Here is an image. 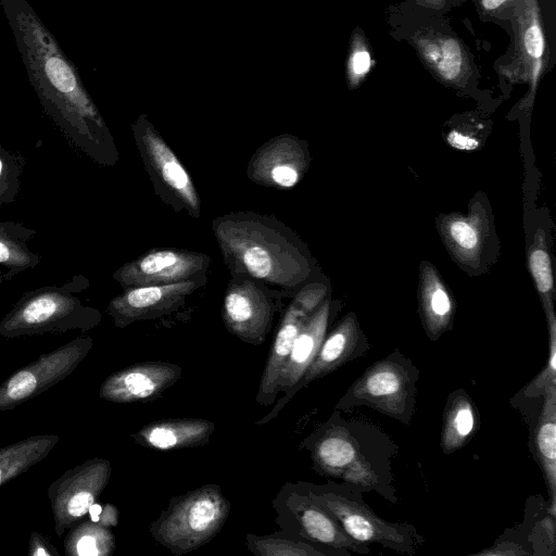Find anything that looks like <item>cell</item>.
Wrapping results in <instances>:
<instances>
[{
  "label": "cell",
  "instance_id": "ac0fdd59",
  "mask_svg": "<svg viewBox=\"0 0 556 556\" xmlns=\"http://www.w3.org/2000/svg\"><path fill=\"white\" fill-rule=\"evenodd\" d=\"M368 350V342L354 314L345 315L325 337L314 361L300 380L296 391L311 382L361 357Z\"/></svg>",
  "mask_w": 556,
  "mask_h": 556
},
{
  "label": "cell",
  "instance_id": "484cf974",
  "mask_svg": "<svg viewBox=\"0 0 556 556\" xmlns=\"http://www.w3.org/2000/svg\"><path fill=\"white\" fill-rule=\"evenodd\" d=\"M417 47L426 63L444 81L456 84L467 72L466 54L460 42L450 36L424 37Z\"/></svg>",
  "mask_w": 556,
  "mask_h": 556
},
{
  "label": "cell",
  "instance_id": "ffe728a7",
  "mask_svg": "<svg viewBox=\"0 0 556 556\" xmlns=\"http://www.w3.org/2000/svg\"><path fill=\"white\" fill-rule=\"evenodd\" d=\"M215 425L203 418L164 419L142 427L134 439L142 446L157 451H176L204 445Z\"/></svg>",
  "mask_w": 556,
  "mask_h": 556
},
{
  "label": "cell",
  "instance_id": "8fae6325",
  "mask_svg": "<svg viewBox=\"0 0 556 556\" xmlns=\"http://www.w3.org/2000/svg\"><path fill=\"white\" fill-rule=\"evenodd\" d=\"M111 463L93 458L65 471L48 489L59 536L75 527L104 490L111 476Z\"/></svg>",
  "mask_w": 556,
  "mask_h": 556
},
{
  "label": "cell",
  "instance_id": "5bb4252c",
  "mask_svg": "<svg viewBox=\"0 0 556 556\" xmlns=\"http://www.w3.org/2000/svg\"><path fill=\"white\" fill-rule=\"evenodd\" d=\"M203 283L204 276L175 283L124 289L110 301L108 314L118 328L156 318L178 308Z\"/></svg>",
  "mask_w": 556,
  "mask_h": 556
},
{
  "label": "cell",
  "instance_id": "6da1fadb",
  "mask_svg": "<svg viewBox=\"0 0 556 556\" xmlns=\"http://www.w3.org/2000/svg\"><path fill=\"white\" fill-rule=\"evenodd\" d=\"M43 112L75 149L93 162L118 161L114 139L77 68L27 0H0Z\"/></svg>",
  "mask_w": 556,
  "mask_h": 556
},
{
  "label": "cell",
  "instance_id": "e0dca14e",
  "mask_svg": "<svg viewBox=\"0 0 556 556\" xmlns=\"http://www.w3.org/2000/svg\"><path fill=\"white\" fill-rule=\"evenodd\" d=\"M329 316L330 301L325 299L301 328L283 367L279 391H285L286 395L275 406L271 413L257 421V425L265 424L271 418H275L278 412L296 392L300 380L314 361L326 337Z\"/></svg>",
  "mask_w": 556,
  "mask_h": 556
},
{
  "label": "cell",
  "instance_id": "8992f818",
  "mask_svg": "<svg viewBox=\"0 0 556 556\" xmlns=\"http://www.w3.org/2000/svg\"><path fill=\"white\" fill-rule=\"evenodd\" d=\"M230 504L217 484H206L173 500L151 527L155 540L181 555L210 542L223 528Z\"/></svg>",
  "mask_w": 556,
  "mask_h": 556
},
{
  "label": "cell",
  "instance_id": "83f0119b",
  "mask_svg": "<svg viewBox=\"0 0 556 556\" xmlns=\"http://www.w3.org/2000/svg\"><path fill=\"white\" fill-rule=\"evenodd\" d=\"M64 545L66 555L108 556L115 548V539L100 522H83L72 528Z\"/></svg>",
  "mask_w": 556,
  "mask_h": 556
},
{
  "label": "cell",
  "instance_id": "7c38bea8",
  "mask_svg": "<svg viewBox=\"0 0 556 556\" xmlns=\"http://www.w3.org/2000/svg\"><path fill=\"white\" fill-rule=\"evenodd\" d=\"M325 295L324 286H305L286 309L265 363L256 395L257 403L267 406L277 396L281 374L295 338L307 318L325 300Z\"/></svg>",
  "mask_w": 556,
  "mask_h": 556
},
{
  "label": "cell",
  "instance_id": "f35d334b",
  "mask_svg": "<svg viewBox=\"0 0 556 556\" xmlns=\"http://www.w3.org/2000/svg\"><path fill=\"white\" fill-rule=\"evenodd\" d=\"M508 0H481L482 8L485 11H495L503 7Z\"/></svg>",
  "mask_w": 556,
  "mask_h": 556
},
{
  "label": "cell",
  "instance_id": "2e32d148",
  "mask_svg": "<svg viewBox=\"0 0 556 556\" xmlns=\"http://www.w3.org/2000/svg\"><path fill=\"white\" fill-rule=\"evenodd\" d=\"M181 377V367L166 362L135 364L109 376L100 397L113 403L144 402L157 397Z\"/></svg>",
  "mask_w": 556,
  "mask_h": 556
},
{
  "label": "cell",
  "instance_id": "f546056e",
  "mask_svg": "<svg viewBox=\"0 0 556 556\" xmlns=\"http://www.w3.org/2000/svg\"><path fill=\"white\" fill-rule=\"evenodd\" d=\"M249 549L258 556H327L311 544L274 536H247Z\"/></svg>",
  "mask_w": 556,
  "mask_h": 556
},
{
  "label": "cell",
  "instance_id": "4316f807",
  "mask_svg": "<svg viewBox=\"0 0 556 556\" xmlns=\"http://www.w3.org/2000/svg\"><path fill=\"white\" fill-rule=\"evenodd\" d=\"M58 442L55 434H38L0 448V486L43 459Z\"/></svg>",
  "mask_w": 556,
  "mask_h": 556
},
{
  "label": "cell",
  "instance_id": "8d00e7d4",
  "mask_svg": "<svg viewBox=\"0 0 556 556\" xmlns=\"http://www.w3.org/2000/svg\"><path fill=\"white\" fill-rule=\"evenodd\" d=\"M446 142L460 151H475L482 141L475 131H467L464 129H452L446 136Z\"/></svg>",
  "mask_w": 556,
  "mask_h": 556
},
{
  "label": "cell",
  "instance_id": "e575fe53",
  "mask_svg": "<svg viewBox=\"0 0 556 556\" xmlns=\"http://www.w3.org/2000/svg\"><path fill=\"white\" fill-rule=\"evenodd\" d=\"M523 51L532 61L540 60L545 51V38L540 22L533 18L522 35Z\"/></svg>",
  "mask_w": 556,
  "mask_h": 556
},
{
  "label": "cell",
  "instance_id": "9c48e42d",
  "mask_svg": "<svg viewBox=\"0 0 556 556\" xmlns=\"http://www.w3.org/2000/svg\"><path fill=\"white\" fill-rule=\"evenodd\" d=\"M91 346V337L81 336L15 371L0 386V412L13 409L63 380Z\"/></svg>",
  "mask_w": 556,
  "mask_h": 556
},
{
  "label": "cell",
  "instance_id": "9a60e30c",
  "mask_svg": "<svg viewBox=\"0 0 556 556\" xmlns=\"http://www.w3.org/2000/svg\"><path fill=\"white\" fill-rule=\"evenodd\" d=\"M308 165L305 144L290 135H281L264 143L251 157L249 178L262 186L291 189Z\"/></svg>",
  "mask_w": 556,
  "mask_h": 556
},
{
  "label": "cell",
  "instance_id": "d4e9b609",
  "mask_svg": "<svg viewBox=\"0 0 556 556\" xmlns=\"http://www.w3.org/2000/svg\"><path fill=\"white\" fill-rule=\"evenodd\" d=\"M479 414L465 390L450 394L443 415L440 445L445 454L464 447L479 428Z\"/></svg>",
  "mask_w": 556,
  "mask_h": 556
},
{
  "label": "cell",
  "instance_id": "4dcf8cb0",
  "mask_svg": "<svg viewBox=\"0 0 556 556\" xmlns=\"http://www.w3.org/2000/svg\"><path fill=\"white\" fill-rule=\"evenodd\" d=\"M546 320L549 337L547 363L540 374L520 390L518 395L525 401L539 400L542 403L549 388L556 386V317L551 315Z\"/></svg>",
  "mask_w": 556,
  "mask_h": 556
},
{
  "label": "cell",
  "instance_id": "7402d4cb",
  "mask_svg": "<svg viewBox=\"0 0 556 556\" xmlns=\"http://www.w3.org/2000/svg\"><path fill=\"white\" fill-rule=\"evenodd\" d=\"M455 305L437 269L429 263L420 266L419 313L425 331L432 341L451 329Z\"/></svg>",
  "mask_w": 556,
  "mask_h": 556
},
{
  "label": "cell",
  "instance_id": "5b68a950",
  "mask_svg": "<svg viewBox=\"0 0 556 556\" xmlns=\"http://www.w3.org/2000/svg\"><path fill=\"white\" fill-rule=\"evenodd\" d=\"M419 370L395 350L371 364L348 389L337 404L350 410L365 406L403 425H409L416 412Z\"/></svg>",
  "mask_w": 556,
  "mask_h": 556
},
{
  "label": "cell",
  "instance_id": "cb8c5ba5",
  "mask_svg": "<svg viewBox=\"0 0 556 556\" xmlns=\"http://www.w3.org/2000/svg\"><path fill=\"white\" fill-rule=\"evenodd\" d=\"M36 233L35 229L21 223L0 222V285L41 262V256L28 248Z\"/></svg>",
  "mask_w": 556,
  "mask_h": 556
},
{
  "label": "cell",
  "instance_id": "3957f363",
  "mask_svg": "<svg viewBox=\"0 0 556 556\" xmlns=\"http://www.w3.org/2000/svg\"><path fill=\"white\" fill-rule=\"evenodd\" d=\"M399 446L374 424L344 419L338 412L315 433L311 454L316 471L396 504L392 458Z\"/></svg>",
  "mask_w": 556,
  "mask_h": 556
},
{
  "label": "cell",
  "instance_id": "7a4b0ae2",
  "mask_svg": "<svg viewBox=\"0 0 556 556\" xmlns=\"http://www.w3.org/2000/svg\"><path fill=\"white\" fill-rule=\"evenodd\" d=\"M212 228L232 275L249 276L277 292L294 291L307 279L311 265L305 249L275 217L231 212L216 217Z\"/></svg>",
  "mask_w": 556,
  "mask_h": 556
},
{
  "label": "cell",
  "instance_id": "30bf717a",
  "mask_svg": "<svg viewBox=\"0 0 556 556\" xmlns=\"http://www.w3.org/2000/svg\"><path fill=\"white\" fill-rule=\"evenodd\" d=\"M274 291L249 276L232 275L223 303V319L228 331L244 342L261 344L277 309Z\"/></svg>",
  "mask_w": 556,
  "mask_h": 556
},
{
  "label": "cell",
  "instance_id": "d6a6232c",
  "mask_svg": "<svg viewBox=\"0 0 556 556\" xmlns=\"http://www.w3.org/2000/svg\"><path fill=\"white\" fill-rule=\"evenodd\" d=\"M528 543L532 547L531 555H554L556 547L555 517L548 511L532 526L528 534Z\"/></svg>",
  "mask_w": 556,
  "mask_h": 556
},
{
  "label": "cell",
  "instance_id": "52a82bcc",
  "mask_svg": "<svg viewBox=\"0 0 556 556\" xmlns=\"http://www.w3.org/2000/svg\"><path fill=\"white\" fill-rule=\"evenodd\" d=\"M362 491L330 482L308 496L325 508L354 540L366 545L376 543L401 554L414 555L425 543L408 522H391L379 517L364 501Z\"/></svg>",
  "mask_w": 556,
  "mask_h": 556
},
{
  "label": "cell",
  "instance_id": "4fadbf2b",
  "mask_svg": "<svg viewBox=\"0 0 556 556\" xmlns=\"http://www.w3.org/2000/svg\"><path fill=\"white\" fill-rule=\"evenodd\" d=\"M207 255L186 250H151L121 266L113 278L123 289L167 285L203 277Z\"/></svg>",
  "mask_w": 556,
  "mask_h": 556
},
{
  "label": "cell",
  "instance_id": "836d02e7",
  "mask_svg": "<svg viewBox=\"0 0 556 556\" xmlns=\"http://www.w3.org/2000/svg\"><path fill=\"white\" fill-rule=\"evenodd\" d=\"M372 66L370 51L363 37L354 36L348 58V78L352 87L357 86L368 74Z\"/></svg>",
  "mask_w": 556,
  "mask_h": 556
},
{
  "label": "cell",
  "instance_id": "44dd1931",
  "mask_svg": "<svg viewBox=\"0 0 556 556\" xmlns=\"http://www.w3.org/2000/svg\"><path fill=\"white\" fill-rule=\"evenodd\" d=\"M439 228L451 254L462 264L477 266L489 235V223L481 208L467 214L442 216Z\"/></svg>",
  "mask_w": 556,
  "mask_h": 556
},
{
  "label": "cell",
  "instance_id": "ba28073f",
  "mask_svg": "<svg viewBox=\"0 0 556 556\" xmlns=\"http://www.w3.org/2000/svg\"><path fill=\"white\" fill-rule=\"evenodd\" d=\"M132 131L155 192L177 213L199 217L201 202L195 186L163 137L146 119L138 121Z\"/></svg>",
  "mask_w": 556,
  "mask_h": 556
},
{
  "label": "cell",
  "instance_id": "d6986e66",
  "mask_svg": "<svg viewBox=\"0 0 556 556\" xmlns=\"http://www.w3.org/2000/svg\"><path fill=\"white\" fill-rule=\"evenodd\" d=\"M293 511L302 534L308 540L348 556L350 552L359 555L370 553L368 545L352 539L339 522L308 495L298 498Z\"/></svg>",
  "mask_w": 556,
  "mask_h": 556
},
{
  "label": "cell",
  "instance_id": "f1b7e54d",
  "mask_svg": "<svg viewBox=\"0 0 556 556\" xmlns=\"http://www.w3.org/2000/svg\"><path fill=\"white\" fill-rule=\"evenodd\" d=\"M528 266L541 298L546 318L555 315L554 312V278L551 256L547 251L544 236L536 233L535 240L528 254Z\"/></svg>",
  "mask_w": 556,
  "mask_h": 556
},
{
  "label": "cell",
  "instance_id": "1f68e13d",
  "mask_svg": "<svg viewBox=\"0 0 556 556\" xmlns=\"http://www.w3.org/2000/svg\"><path fill=\"white\" fill-rule=\"evenodd\" d=\"M26 160L0 143V206L15 202L21 190V175Z\"/></svg>",
  "mask_w": 556,
  "mask_h": 556
},
{
  "label": "cell",
  "instance_id": "74e56055",
  "mask_svg": "<svg viewBox=\"0 0 556 556\" xmlns=\"http://www.w3.org/2000/svg\"><path fill=\"white\" fill-rule=\"evenodd\" d=\"M29 554L33 556H58V552L51 546L45 538L33 533L29 541Z\"/></svg>",
  "mask_w": 556,
  "mask_h": 556
},
{
  "label": "cell",
  "instance_id": "603a6c76",
  "mask_svg": "<svg viewBox=\"0 0 556 556\" xmlns=\"http://www.w3.org/2000/svg\"><path fill=\"white\" fill-rule=\"evenodd\" d=\"M533 451L547 488V511L556 516V386L545 393L533 429Z\"/></svg>",
  "mask_w": 556,
  "mask_h": 556
},
{
  "label": "cell",
  "instance_id": "d590c367",
  "mask_svg": "<svg viewBox=\"0 0 556 556\" xmlns=\"http://www.w3.org/2000/svg\"><path fill=\"white\" fill-rule=\"evenodd\" d=\"M475 555H483V556H525L531 555V552L526 548V545L513 538H498L495 543L489 547L484 548Z\"/></svg>",
  "mask_w": 556,
  "mask_h": 556
},
{
  "label": "cell",
  "instance_id": "277c9868",
  "mask_svg": "<svg viewBox=\"0 0 556 556\" xmlns=\"http://www.w3.org/2000/svg\"><path fill=\"white\" fill-rule=\"evenodd\" d=\"M89 286L81 275L62 286H45L25 292L0 321V334L22 336L88 330L101 319L99 311L85 306L73 293Z\"/></svg>",
  "mask_w": 556,
  "mask_h": 556
}]
</instances>
